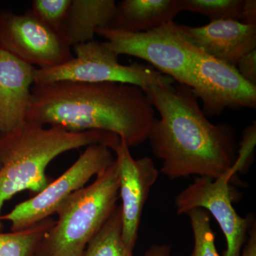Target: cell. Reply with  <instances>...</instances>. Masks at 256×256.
Returning a JSON list of instances; mask_svg holds the SVG:
<instances>
[{
    "mask_svg": "<svg viewBox=\"0 0 256 256\" xmlns=\"http://www.w3.org/2000/svg\"><path fill=\"white\" fill-rule=\"evenodd\" d=\"M232 178L230 174L215 180L198 176L178 194L174 201L178 215L201 208L214 217L226 240L224 256H242L248 232L254 224L250 217L240 216L234 208L229 185Z\"/></svg>",
    "mask_w": 256,
    "mask_h": 256,
    "instance_id": "obj_9",
    "label": "cell"
},
{
    "mask_svg": "<svg viewBox=\"0 0 256 256\" xmlns=\"http://www.w3.org/2000/svg\"><path fill=\"white\" fill-rule=\"evenodd\" d=\"M256 142V124L246 128L242 132V142L238 150V156L232 166V172L235 176L237 172H240L247 169L249 163L254 158V150Z\"/></svg>",
    "mask_w": 256,
    "mask_h": 256,
    "instance_id": "obj_21",
    "label": "cell"
},
{
    "mask_svg": "<svg viewBox=\"0 0 256 256\" xmlns=\"http://www.w3.org/2000/svg\"><path fill=\"white\" fill-rule=\"evenodd\" d=\"M72 0H34L32 14L54 32L62 35Z\"/></svg>",
    "mask_w": 256,
    "mask_h": 256,
    "instance_id": "obj_20",
    "label": "cell"
},
{
    "mask_svg": "<svg viewBox=\"0 0 256 256\" xmlns=\"http://www.w3.org/2000/svg\"><path fill=\"white\" fill-rule=\"evenodd\" d=\"M82 256H134L122 239L120 205L116 206L100 230L90 239Z\"/></svg>",
    "mask_w": 256,
    "mask_h": 256,
    "instance_id": "obj_16",
    "label": "cell"
},
{
    "mask_svg": "<svg viewBox=\"0 0 256 256\" xmlns=\"http://www.w3.org/2000/svg\"><path fill=\"white\" fill-rule=\"evenodd\" d=\"M120 138L100 130L72 132L63 128L26 120L14 130L0 132V232L5 202L28 190L36 194L53 180L46 170L52 160L72 150L104 144L114 151Z\"/></svg>",
    "mask_w": 256,
    "mask_h": 256,
    "instance_id": "obj_3",
    "label": "cell"
},
{
    "mask_svg": "<svg viewBox=\"0 0 256 256\" xmlns=\"http://www.w3.org/2000/svg\"><path fill=\"white\" fill-rule=\"evenodd\" d=\"M180 12V0H124L117 4L108 28L132 33L148 32L174 22Z\"/></svg>",
    "mask_w": 256,
    "mask_h": 256,
    "instance_id": "obj_14",
    "label": "cell"
},
{
    "mask_svg": "<svg viewBox=\"0 0 256 256\" xmlns=\"http://www.w3.org/2000/svg\"><path fill=\"white\" fill-rule=\"evenodd\" d=\"M180 28L192 46L234 66L244 55L256 50V25L218 20L196 28L180 24Z\"/></svg>",
    "mask_w": 256,
    "mask_h": 256,
    "instance_id": "obj_12",
    "label": "cell"
},
{
    "mask_svg": "<svg viewBox=\"0 0 256 256\" xmlns=\"http://www.w3.org/2000/svg\"><path fill=\"white\" fill-rule=\"evenodd\" d=\"M158 111L148 140L162 162L160 172L172 180L192 175L220 178L232 172L236 159L233 128L205 116L191 88L156 85L146 92Z\"/></svg>",
    "mask_w": 256,
    "mask_h": 256,
    "instance_id": "obj_1",
    "label": "cell"
},
{
    "mask_svg": "<svg viewBox=\"0 0 256 256\" xmlns=\"http://www.w3.org/2000/svg\"><path fill=\"white\" fill-rule=\"evenodd\" d=\"M114 151L118 168L119 197L122 200V239L126 246L133 252L143 208L159 176V171L149 156L134 160L124 141L120 140Z\"/></svg>",
    "mask_w": 256,
    "mask_h": 256,
    "instance_id": "obj_11",
    "label": "cell"
},
{
    "mask_svg": "<svg viewBox=\"0 0 256 256\" xmlns=\"http://www.w3.org/2000/svg\"><path fill=\"white\" fill-rule=\"evenodd\" d=\"M236 67L242 78L256 86V50L242 57Z\"/></svg>",
    "mask_w": 256,
    "mask_h": 256,
    "instance_id": "obj_22",
    "label": "cell"
},
{
    "mask_svg": "<svg viewBox=\"0 0 256 256\" xmlns=\"http://www.w3.org/2000/svg\"><path fill=\"white\" fill-rule=\"evenodd\" d=\"M186 215L190 218L194 239L191 256H220L216 247L210 214L203 208H196L190 210Z\"/></svg>",
    "mask_w": 256,
    "mask_h": 256,
    "instance_id": "obj_19",
    "label": "cell"
},
{
    "mask_svg": "<svg viewBox=\"0 0 256 256\" xmlns=\"http://www.w3.org/2000/svg\"><path fill=\"white\" fill-rule=\"evenodd\" d=\"M240 256H256V223L252 224L250 229L248 238L244 246Z\"/></svg>",
    "mask_w": 256,
    "mask_h": 256,
    "instance_id": "obj_24",
    "label": "cell"
},
{
    "mask_svg": "<svg viewBox=\"0 0 256 256\" xmlns=\"http://www.w3.org/2000/svg\"><path fill=\"white\" fill-rule=\"evenodd\" d=\"M118 198V168L114 160L92 184L74 192L58 207V220L42 239L36 256H82Z\"/></svg>",
    "mask_w": 256,
    "mask_h": 256,
    "instance_id": "obj_4",
    "label": "cell"
},
{
    "mask_svg": "<svg viewBox=\"0 0 256 256\" xmlns=\"http://www.w3.org/2000/svg\"><path fill=\"white\" fill-rule=\"evenodd\" d=\"M192 73V92L202 100L206 117L218 116L227 108H256V86L242 78L236 67L196 48Z\"/></svg>",
    "mask_w": 256,
    "mask_h": 256,
    "instance_id": "obj_10",
    "label": "cell"
},
{
    "mask_svg": "<svg viewBox=\"0 0 256 256\" xmlns=\"http://www.w3.org/2000/svg\"><path fill=\"white\" fill-rule=\"evenodd\" d=\"M112 150L104 144L87 146L78 159L40 193L18 204L2 220L11 223V232H20L50 218L74 192L86 186L94 176L105 171L114 161Z\"/></svg>",
    "mask_w": 256,
    "mask_h": 256,
    "instance_id": "obj_7",
    "label": "cell"
},
{
    "mask_svg": "<svg viewBox=\"0 0 256 256\" xmlns=\"http://www.w3.org/2000/svg\"><path fill=\"white\" fill-rule=\"evenodd\" d=\"M96 34L104 37L106 46L117 55L137 57L181 85H193V60L196 48L186 41L180 24L172 22L144 32H128L98 28Z\"/></svg>",
    "mask_w": 256,
    "mask_h": 256,
    "instance_id": "obj_6",
    "label": "cell"
},
{
    "mask_svg": "<svg viewBox=\"0 0 256 256\" xmlns=\"http://www.w3.org/2000/svg\"><path fill=\"white\" fill-rule=\"evenodd\" d=\"M240 22L246 24L256 25V0H244Z\"/></svg>",
    "mask_w": 256,
    "mask_h": 256,
    "instance_id": "obj_23",
    "label": "cell"
},
{
    "mask_svg": "<svg viewBox=\"0 0 256 256\" xmlns=\"http://www.w3.org/2000/svg\"><path fill=\"white\" fill-rule=\"evenodd\" d=\"M144 256H171V247L166 244L153 245L146 250Z\"/></svg>",
    "mask_w": 256,
    "mask_h": 256,
    "instance_id": "obj_25",
    "label": "cell"
},
{
    "mask_svg": "<svg viewBox=\"0 0 256 256\" xmlns=\"http://www.w3.org/2000/svg\"><path fill=\"white\" fill-rule=\"evenodd\" d=\"M244 0H180L182 11L198 13L210 21L242 22Z\"/></svg>",
    "mask_w": 256,
    "mask_h": 256,
    "instance_id": "obj_18",
    "label": "cell"
},
{
    "mask_svg": "<svg viewBox=\"0 0 256 256\" xmlns=\"http://www.w3.org/2000/svg\"><path fill=\"white\" fill-rule=\"evenodd\" d=\"M156 109L130 84L62 82L34 85L26 120L72 132L112 133L129 148L148 140Z\"/></svg>",
    "mask_w": 256,
    "mask_h": 256,
    "instance_id": "obj_2",
    "label": "cell"
},
{
    "mask_svg": "<svg viewBox=\"0 0 256 256\" xmlns=\"http://www.w3.org/2000/svg\"><path fill=\"white\" fill-rule=\"evenodd\" d=\"M0 50L38 68H54L72 60L70 46L32 14L0 12Z\"/></svg>",
    "mask_w": 256,
    "mask_h": 256,
    "instance_id": "obj_8",
    "label": "cell"
},
{
    "mask_svg": "<svg viewBox=\"0 0 256 256\" xmlns=\"http://www.w3.org/2000/svg\"><path fill=\"white\" fill-rule=\"evenodd\" d=\"M116 8L114 0H72L62 36L70 47L94 41L97 28H109Z\"/></svg>",
    "mask_w": 256,
    "mask_h": 256,
    "instance_id": "obj_15",
    "label": "cell"
},
{
    "mask_svg": "<svg viewBox=\"0 0 256 256\" xmlns=\"http://www.w3.org/2000/svg\"><path fill=\"white\" fill-rule=\"evenodd\" d=\"M55 224L48 218L20 232H0V256H36L42 239Z\"/></svg>",
    "mask_w": 256,
    "mask_h": 256,
    "instance_id": "obj_17",
    "label": "cell"
},
{
    "mask_svg": "<svg viewBox=\"0 0 256 256\" xmlns=\"http://www.w3.org/2000/svg\"><path fill=\"white\" fill-rule=\"evenodd\" d=\"M76 57L50 68H36L34 85L70 82H114L130 84L144 92L156 85H171L172 78L144 64L126 66L104 42L92 41L73 46Z\"/></svg>",
    "mask_w": 256,
    "mask_h": 256,
    "instance_id": "obj_5",
    "label": "cell"
},
{
    "mask_svg": "<svg viewBox=\"0 0 256 256\" xmlns=\"http://www.w3.org/2000/svg\"><path fill=\"white\" fill-rule=\"evenodd\" d=\"M35 70L0 50V132H11L26 122Z\"/></svg>",
    "mask_w": 256,
    "mask_h": 256,
    "instance_id": "obj_13",
    "label": "cell"
}]
</instances>
